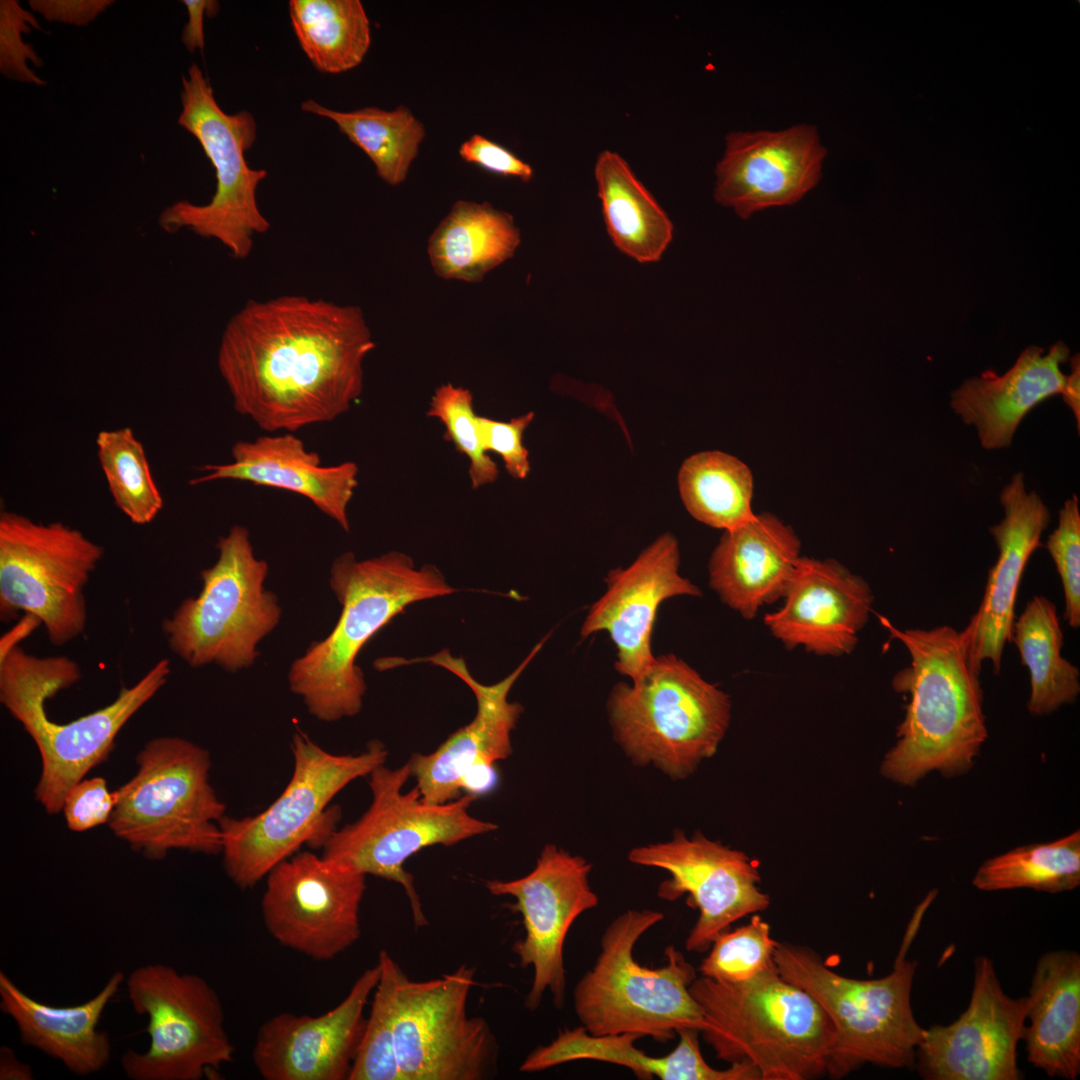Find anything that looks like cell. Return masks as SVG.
<instances>
[{
  "mask_svg": "<svg viewBox=\"0 0 1080 1080\" xmlns=\"http://www.w3.org/2000/svg\"><path fill=\"white\" fill-rule=\"evenodd\" d=\"M374 348L358 306L288 294L249 300L229 319L217 366L237 412L294 433L350 409Z\"/></svg>",
  "mask_w": 1080,
  "mask_h": 1080,
  "instance_id": "1",
  "label": "cell"
},
{
  "mask_svg": "<svg viewBox=\"0 0 1080 1080\" xmlns=\"http://www.w3.org/2000/svg\"><path fill=\"white\" fill-rule=\"evenodd\" d=\"M910 654L892 687L908 695L897 742L885 755L881 774L913 786L930 772L952 778L969 771L988 737L979 666L964 628L898 629L879 617Z\"/></svg>",
  "mask_w": 1080,
  "mask_h": 1080,
  "instance_id": "2",
  "label": "cell"
},
{
  "mask_svg": "<svg viewBox=\"0 0 1080 1080\" xmlns=\"http://www.w3.org/2000/svg\"><path fill=\"white\" fill-rule=\"evenodd\" d=\"M329 583L342 607L339 619L327 637L293 661L288 673L290 690L323 722L360 712L366 683L356 659L377 632L410 604L456 591L438 568H417L398 551L364 560L345 552L333 561Z\"/></svg>",
  "mask_w": 1080,
  "mask_h": 1080,
  "instance_id": "3",
  "label": "cell"
},
{
  "mask_svg": "<svg viewBox=\"0 0 1080 1080\" xmlns=\"http://www.w3.org/2000/svg\"><path fill=\"white\" fill-rule=\"evenodd\" d=\"M168 659L158 661L105 707L68 723H56L46 700L76 683L78 664L66 656L37 657L17 645L1 652L0 701L34 741L41 757L35 798L49 814L62 811L66 794L106 761L128 720L166 683Z\"/></svg>",
  "mask_w": 1080,
  "mask_h": 1080,
  "instance_id": "4",
  "label": "cell"
},
{
  "mask_svg": "<svg viewBox=\"0 0 1080 1080\" xmlns=\"http://www.w3.org/2000/svg\"><path fill=\"white\" fill-rule=\"evenodd\" d=\"M704 1040L718 1059L749 1062L761 1080H808L826 1073L834 1026L821 1005L777 968L741 983L696 978Z\"/></svg>",
  "mask_w": 1080,
  "mask_h": 1080,
  "instance_id": "5",
  "label": "cell"
},
{
  "mask_svg": "<svg viewBox=\"0 0 1080 1080\" xmlns=\"http://www.w3.org/2000/svg\"><path fill=\"white\" fill-rule=\"evenodd\" d=\"M926 896L905 933L892 971L877 979H854L831 969L809 948L779 943L774 960L779 974L808 992L823 1008L835 1030L828 1073L841 1078L866 1063L912 1068L926 1028L916 1020L911 991L918 963L906 957L922 916Z\"/></svg>",
  "mask_w": 1080,
  "mask_h": 1080,
  "instance_id": "6",
  "label": "cell"
},
{
  "mask_svg": "<svg viewBox=\"0 0 1080 1080\" xmlns=\"http://www.w3.org/2000/svg\"><path fill=\"white\" fill-rule=\"evenodd\" d=\"M664 919L652 909H628L605 928L600 952L573 990L575 1014L593 1035L623 1033L667 1042L683 1029L706 1027L690 992L696 970L673 945L658 968L635 960L638 940Z\"/></svg>",
  "mask_w": 1080,
  "mask_h": 1080,
  "instance_id": "7",
  "label": "cell"
},
{
  "mask_svg": "<svg viewBox=\"0 0 1080 1080\" xmlns=\"http://www.w3.org/2000/svg\"><path fill=\"white\" fill-rule=\"evenodd\" d=\"M290 781L278 798L254 816L220 822L221 853L229 878L241 888L256 885L304 843L322 846L336 829L338 810L329 802L349 783L385 763L383 743L371 741L360 754H333L302 730L292 738Z\"/></svg>",
  "mask_w": 1080,
  "mask_h": 1080,
  "instance_id": "8",
  "label": "cell"
},
{
  "mask_svg": "<svg viewBox=\"0 0 1080 1080\" xmlns=\"http://www.w3.org/2000/svg\"><path fill=\"white\" fill-rule=\"evenodd\" d=\"M608 713L615 739L634 763L653 764L683 779L715 754L729 726L731 703L724 691L668 654L655 657L632 685L618 683Z\"/></svg>",
  "mask_w": 1080,
  "mask_h": 1080,
  "instance_id": "9",
  "label": "cell"
},
{
  "mask_svg": "<svg viewBox=\"0 0 1080 1080\" xmlns=\"http://www.w3.org/2000/svg\"><path fill=\"white\" fill-rule=\"evenodd\" d=\"M136 762L135 775L114 791L108 821L114 835L151 860L171 850L221 853L226 807L209 781V752L164 736L150 740Z\"/></svg>",
  "mask_w": 1080,
  "mask_h": 1080,
  "instance_id": "10",
  "label": "cell"
},
{
  "mask_svg": "<svg viewBox=\"0 0 1080 1080\" xmlns=\"http://www.w3.org/2000/svg\"><path fill=\"white\" fill-rule=\"evenodd\" d=\"M218 557L201 571L202 589L162 623L172 652L191 667L236 672L254 664L257 646L278 625L277 596L264 587L268 564L254 553L246 527L217 541Z\"/></svg>",
  "mask_w": 1080,
  "mask_h": 1080,
  "instance_id": "11",
  "label": "cell"
},
{
  "mask_svg": "<svg viewBox=\"0 0 1080 1080\" xmlns=\"http://www.w3.org/2000/svg\"><path fill=\"white\" fill-rule=\"evenodd\" d=\"M372 801L355 822L333 830L324 841L322 856L364 875L401 885L409 899L416 927L428 925L413 876L404 863L415 853L433 845H454L489 833L497 825L470 815L477 799L464 794L443 804L425 802L415 786L403 788L411 777L409 761L391 769L380 765L369 775Z\"/></svg>",
  "mask_w": 1080,
  "mask_h": 1080,
  "instance_id": "12",
  "label": "cell"
},
{
  "mask_svg": "<svg viewBox=\"0 0 1080 1080\" xmlns=\"http://www.w3.org/2000/svg\"><path fill=\"white\" fill-rule=\"evenodd\" d=\"M182 110L178 124L200 143L210 160L216 178L215 192L206 204L187 200L167 206L159 215L160 227L175 233L186 229L215 239L236 259H246L253 249L254 237L270 229L256 199L258 185L266 178L265 169L251 168L245 153L254 144L257 125L245 110L227 114L218 105L208 78L193 63L182 76Z\"/></svg>",
  "mask_w": 1080,
  "mask_h": 1080,
  "instance_id": "13",
  "label": "cell"
},
{
  "mask_svg": "<svg viewBox=\"0 0 1080 1080\" xmlns=\"http://www.w3.org/2000/svg\"><path fill=\"white\" fill-rule=\"evenodd\" d=\"M392 1015L402 1080H486L496 1076L499 1044L489 1023L467 1013L476 984L466 964L440 978L412 980L389 956Z\"/></svg>",
  "mask_w": 1080,
  "mask_h": 1080,
  "instance_id": "14",
  "label": "cell"
},
{
  "mask_svg": "<svg viewBox=\"0 0 1080 1080\" xmlns=\"http://www.w3.org/2000/svg\"><path fill=\"white\" fill-rule=\"evenodd\" d=\"M104 555L101 545L62 522L0 514V616L37 618L49 641L64 645L87 624L84 589Z\"/></svg>",
  "mask_w": 1080,
  "mask_h": 1080,
  "instance_id": "15",
  "label": "cell"
},
{
  "mask_svg": "<svg viewBox=\"0 0 1080 1080\" xmlns=\"http://www.w3.org/2000/svg\"><path fill=\"white\" fill-rule=\"evenodd\" d=\"M134 1011L148 1019L147 1050L121 1057L132 1080H200L230 1063L234 1045L216 990L201 976L161 963L134 969L126 979Z\"/></svg>",
  "mask_w": 1080,
  "mask_h": 1080,
  "instance_id": "16",
  "label": "cell"
},
{
  "mask_svg": "<svg viewBox=\"0 0 1080 1080\" xmlns=\"http://www.w3.org/2000/svg\"><path fill=\"white\" fill-rule=\"evenodd\" d=\"M265 878L262 918L281 945L326 961L359 940L363 873L304 851L279 863Z\"/></svg>",
  "mask_w": 1080,
  "mask_h": 1080,
  "instance_id": "17",
  "label": "cell"
},
{
  "mask_svg": "<svg viewBox=\"0 0 1080 1080\" xmlns=\"http://www.w3.org/2000/svg\"><path fill=\"white\" fill-rule=\"evenodd\" d=\"M592 865L553 844L546 845L532 871L510 880H489L488 891L515 898L511 909L521 914L525 935L512 950L520 966L533 968V980L525 1006L536 1010L546 991L561 1008L566 990L563 949L575 920L595 908L599 899L589 884Z\"/></svg>",
  "mask_w": 1080,
  "mask_h": 1080,
  "instance_id": "18",
  "label": "cell"
},
{
  "mask_svg": "<svg viewBox=\"0 0 1080 1080\" xmlns=\"http://www.w3.org/2000/svg\"><path fill=\"white\" fill-rule=\"evenodd\" d=\"M628 860L667 871L670 878L659 885L658 897L675 901L687 894V904L698 909L699 917L685 940L690 952L708 950L732 923L765 910L770 903L758 887L756 864L742 851L700 833L687 838L678 832L669 841L633 848Z\"/></svg>",
  "mask_w": 1080,
  "mask_h": 1080,
  "instance_id": "19",
  "label": "cell"
},
{
  "mask_svg": "<svg viewBox=\"0 0 1080 1080\" xmlns=\"http://www.w3.org/2000/svg\"><path fill=\"white\" fill-rule=\"evenodd\" d=\"M1027 997L1004 992L992 960H974L969 1004L949 1025L926 1028L914 1067L925 1080H1019Z\"/></svg>",
  "mask_w": 1080,
  "mask_h": 1080,
  "instance_id": "20",
  "label": "cell"
},
{
  "mask_svg": "<svg viewBox=\"0 0 1080 1080\" xmlns=\"http://www.w3.org/2000/svg\"><path fill=\"white\" fill-rule=\"evenodd\" d=\"M827 150L816 126L727 134L716 165L715 200L742 219L770 207L798 202L822 175Z\"/></svg>",
  "mask_w": 1080,
  "mask_h": 1080,
  "instance_id": "21",
  "label": "cell"
},
{
  "mask_svg": "<svg viewBox=\"0 0 1080 1080\" xmlns=\"http://www.w3.org/2000/svg\"><path fill=\"white\" fill-rule=\"evenodd\" d=\"M380 976L366 969L346 997L319 1016L281 1012L259 1027L252 1061L266 1080H344L357 1052L364 1009Z\"/></svg>",
  "mask_w": 1080,
  "mask_h": 1080,
  "instance_id": "22",
  "label": "cell"
},
{
  "mask_svg": "<svg viewBox=\"0 0 1080 1080\" xmlns=\"http://www.w3.org/2000/svg\"><path fill=\"white\" fill-rule=\"evenodd\" d=\"M548 636L514 671L492 685L478 682L465 660L454 657L448 649L424 658L398 660L400 665L428 662L448 670L467 684L477 701V712L470 723L455 731L432 753H416L410 758L411 777L416 779V787L425 802L443 804L457 799L461 796L462 779L469 770L479 765H495L512 753L511 733L523 707L509 702L508 693Z\"/></svg>",
  "mask_w": 1080,
  "mask_h": 1080,
  "instance_id": "23",
  "label": "cell"
},
{
  "mask_svg": "<svg viewBox=\"0 0 1080 1080\" xmlns=\"http://www.w3.org/2000/svg\"><path fill=\"white\" fill-rule=\"evenodd\" d=\"M679 547L669 533L659 536L627 568L611 570L605 593L591 606L580 634L607 631L616 647V670L638 680L655 660L651 636L660 604L675 596H698L700 589L679 574Z\"/></svg>",
  "mask_w": 1080,
  "mask_h": 1080,
  "instance_id": "24",
  "label": "cell"
},
{
  "mask_svg": "<svg viewBox=\"0 0 1080 1080\" xmlns=\"http://www.w3.org/2000/svg\"><path fill=\"white\" fill-rule=\"evenodd\" d=\"M782 599L764 618L775 638L788 649L842 656L855 648L874 597L868 583L839 562L800 557Z\"/></svg>",
  "mask_w": 1080,
  "mask_h": 1080,
  "instance_id": "25",
  "label": "cell"
},
{
  "mask_svg": "<svg viewBox=\"0 0 1080 1080\" xmlns=\"http://www.w3.org/2000/svg\"><path fill=\"white\" fill-rule=\"evenodd\" d=\"M999 499L1003 518L989 528L998 558L988 571L982 601L965 627L976 663L982 667L989 660L995 674L1000 672L1005 645L1011 642L1016 595L1024 569L1041 545L1051 518L1040 495L1027 490L1022 472L1011 477Z\"/></svg>",
  "mask_w": 1080,
  "mask_h": 1080,
  "instance_id": "26",
  "label": "cell"
},
{
  "mask_svg": "<svg viewBox=\"0 0 1080 1080\" xmlns=\"http://www.w3.org/2000/svg\"><path fill=\"white\" fill-rule=\"evenodd\" d=\"M232 461L203 466L205 474L190 480L198 485L216 480H238L296 493L310 500L344 531L350 529L348 506L358 486L355 462L322 465L320 455L309 451L291 432L262 435L237 441Z\"/></svg>",
  "mask_w": 1080,
  "mask_h": 1080,
  "instance_id": "27",
  "label": "cell"
},
{
  "mask_svg": "<svg viewBox=\"0 0 1080 1080\" xmlns=\"http://www.w3.org/2000/svg\"><path fill=\"white\" fill-rule=\"evenodd\" d=\"M1069 354L1062 341L1047 353L1029 346L1004 374L986 370L966 379L952 391L950 407L965 425L975 428L982 448H1008L1025 416L1039 403L1062 394L1066 375L1061 364Z\"/></svg>",
  "mask_w": 1080,
  "mask_h": 1080,
  "instance_id": "28",
  "label": "cell"
},
{
  "mask_svg": "<svg viewBox=\"0 0 1080 1080\" xmlns=\"http://www.w3.org/2000/svg\"><path fill=\"white\" fill-rule=\"evenodd\" d=\"M794 530L770 513L725 530L709 562L710 586L744 618L783 597L800 559Z\"/></svg>",
  "mask_w": 1080,
  "mask_h": 1080,
  "instance_id": "29",
  "label": "cell"
},
{
  "mask_svg": "<svg viewBox=\"0 0 1080 1080\" xmlns=\"http://www.w3.org/2000/svg\"><path fill=\"white\" fill-rule=\"evenodd\" d=\"M123 981V973L116 971L94 997L58 1007L33 999L1 971L0 1008L14 1020L24 1045L60 1061L78 1076H88L111 1059L110 1037L98 1025Z\"/></svg>",
  "mask_w": 1080,
  "mask_h": 1080,
  "instance_id": "30",
  "label": "cell"
},
{
  "mask_svg": "<svg viewBox=\"0 0 1080 1080\" xmlns=\"http://www.w3.org/2000/svg\"><path fill=\"white\" fill-rule=\"evenodd\" d=\"M699 1031L677 1032L679 1042L667 1055L654 1057L635 1046L638 1034L593 1035L583 1026L564 1028L547 1045L538 1046L522 1062V1072H538L557 1065L595 1060L630 1069L639 1079L661 1080H761L758 1069L749 1062L730 1064L727 1069L710 1066L702 1056Z\"/></svg>",
  "mask_w": 1080,
  "mask_h": 1080,
  "instance_id": "31",
  "label": "cell"
},
{
  "mask_svg": "<svg viewBox=\"0 0 1080 1080\" xmlns=\"http://www.w3.org/2000/svg\"><path fill=\"white\" fill-rule=\"evenodd\" d=\"M1023 1039L1027 1060L1049 1077L1080 1074V955L1054 950L1035 965Z\"/></svg>",
  "mask_w": 1080,
  "mask_h": 1080,
  "instance_id": "32",
  "label": "cell"
},
{
  "mask_svg": "<svg viewBox=\"0 0 1080 1080\" xmlns=\"http://www.w3.org/2000/svg\"><path fill=\"white\" fill-rule=\"evenodd\" d=\"M520 243L512 215L487 202L459 200L430 235L427 252L438 277L478 283Z\"/></svg>",
  "mask_w": 1080,
  "mask_h": 1080,
  "instance_id": "33",
  "label": "cell"
},
{
  "mask_svg": "<svg viewBox=\"0 0 1080 1080\" xmlns=\"http://www.w3.org/2000/svg\"><path fill=\"white\" fill-rule=\"evenodd\" d=\"M594 173L615 246L638 262L658 261L673 237V224L665 211L618 153L601 152Z\"/></svg>",
  "mask_w": 1080,
  "mask_h": 1080,
  "instance_id": "34",
  "label": "cell"
},
{
  "mask_svg": "<svg viewBox=\"0 0 1080 1080\" xmlns=\"http://www.w3.org/2000/svg\"><path fill=\"white\" fill-rule=\"evenodd\" d=\"M1063 632L1055 604L1036 595L1013 623L1011 641L1030 674L1028 711L1051 714L1080 693L1079 669L1061 655Z\"/></svg>",
  "mask_w": 1080,
  "mask_h": 1080,
  "instance_id": "35",
  "label": "cell"
},
{
  "mask_svg": "<svg viewBox=\"0 0 1080 1080\" xmlns=\"http://www.w3.org/2000/svg\"><path fill=\"white\" fill-rule=\"evenodd\" d=\"M301 109L332 120L369 157L380 179L391 186L406 180L425 138L423 123L404 105L391 110L363 107L345 112L308 99L301 103Z\"/></svg>",
  "mask_w": 1080,
  "mask_h": 1080,
  "instance_id": "36",
  "label": "cell"
},
{
  "mask_svg": "<svg viewBox=\"0 0 1080 1080\" xmlns=\"http://www.w3.org/2000/svg\"><path fill=\"white\" fill-rule=\"evenodd\" d=\"M289 15L300 47L320 72H346L365 58L371 31L360 0H291Z\"/></svg>",
  "mask_w": 1080,
  "mask_h": 1080,
  "instance_id": "37",
  "label": "cell"
},
{
  "mask_svg": "<svg viewBox=\"0 0 1080 1080\" xmlns=\"http://www.w3.org/2000/svg\"><path fill=\"white\" fill-rule=\"evenodd\" d=\"M678 482L688 512L708 526L729 530L755 514L751 470L730 454L705 451L690 456L680 468Z\"/></svg>",
  "mask_w": 1080,
  "mask_h": 1080,
  "instance_id": "38",
  "label": "cell"
},
{
  "mask_svg": "<svg viewBox=\"0 0 1080 1080\" xmlns=\"http://www.w3.org/2000/svg\"><path fill=\"white\" fill-rule=\"evenodd\" d=\"M972 885L987 892L1029 888L1054 894L1074 890L1080 885V831L987 859L976 871Z\"/></svg>",
  "mask_w": 1080,
  "mask_h": 1080,
  "instance_id": "39",
  "label": "cell"
},
{
  "mask_svg": "<svg viewBox=\"0 0 1080 1080\" xmlns=\"http://www.w3.org/2000/svg\"><path fill=\"white\" fill-rule=\"evenodd\" d=\"M97 456L118 509L137 525L155 519L163 507L142 443L132 429L100 431Z\"/></svg>",
  "mask_w": 1080,
  "mask_h": 1080,
  "instance_id": "40",
  "label": "cell"
},
{
  "mask_svg": "<svg viewBox=\"0 0 1080 1080\" xmlns=\"http://www.w3.org/2000/svg\"><path fill=\"white\" fill-rule=\"evenodd\" d=\"M778 945L771 937L769 924L759 915H753L748 924L715 937L699 971L702 976L719 982H745L776 968L774 955Z\"/></svg>",
  "mask_w": 1080,
  "mask_h": 1080,
  "instance_id": "41",
  "label": "cell"
},
{
  "mask_svg": "<svg viewBox=\"0 0 1080 1080\" xmlns=\"http://www.w3.org/2000/svg\"><path fill=\"white\" fill-rule=\"evenodd\" d=\"M389 953L378 957L379 981L354 1057L349 1080H402L395 1045L392 1015V976Z\"/></svg>",
  "mask_w": 1080,
  "mask_h": 1080,
  "instance_id": "42",
  "label": "cell"
},
{
  "mask_svg": "<svg viewBox=\"0 0 1080 1080\" xmlns=\"http://www.w3.org/2000/svg\"><path fill=\"white\" fill-rule=\"evenodd\" d=\"M427 416L442 422L444 439L468 458L472 488L496 481L499 469L483 447L470 390L451 383L440 385L431 398Z\"/></svg>",
  "mask_w": 1080,
  "mask_h": 1080,
  "instance_id": "43",
  "label": "cell"
},
{
  "mask_svg": "<svg viewBox=\"0 0 1080 1080\" xmlns=\"http://www.w3.org/2000/svg\"><path fill=\"white\" fill-rule=\"evenodd\" d=\"M1046 548L1060 576L1064 598V619L1072 628L1080 626V510L1073 494L1058 512V524L1048 536Z\"/></svg>",
  "mask_w": 1080,
  "mask_h": 1080,
  "instance_id": "44",
  "label": "cell"
},
{
  "mask_svg": "<svg viewBox=\"0 0 1080 1080\" xmlns=\"http://www.w3.org/2000/svg\"><path fill=\"white\" fill-rule=\"evenodd\" d=\"M41 26L34 14L24 9L16 0L0 1V72L8 79L36 86L46 85L28 66L31 62L42 67L43 61L30 44L23 40V34Z\"/></svg>",
  "mask_w": 1080,
  "mask_h": 1080,
  "instance_id": "45",
  "label": "cell"
},
{
  "mask_svg": "<svg viewBox=\"0 0 1080 1080\" xmlns=\"http://www.w3.org/2000/svg\"><path fill=\"white\" fill-rule=\"evenodd\" d=\"M534 418L528 412L509 421H499L485 416L478 417V425L484 449L498 454L507 473L514 479H525L530 472L529 452L523 445V433Z\"/></svg>",
  "mask_w": 1080,
  "mask_h": 1080,
  "instance_id": "46",
  "label": "cell"
},
{
  "mask_svg": "<svg viewBox=\"0 0 1080 1080\" xmlns=\"http://www.w3.org/2000/svg\"><path fill=\"white\" fill-rule=\"evenodd\" d=\"M115 805L102 777L82 779L65 796L62 811L68 828L83 832L108 823Z\"/></svg>",
  "mask_w": 1080,
  "mask_h": 1080,
  "instance_id": "47",
  "label": "cell"
},
{
  "mask_svg": "<svg viewBox=\"0 0 1080 1080\" xmlns=\"http://www.w3.org/2000/svg\"><path fill=\"white\" fill-rule=\"evenodd\" d=\"M459 155L465 162L493 174L516 177L524 182L533 176V169L528 163L480 134H473L465 140L459 148Z\"/></svg>",
  "mask_w": 1080,
  "mask_h": 1080,
  "instance_id": "48",
  "label": "cell"
},
{
  "mask_svg": "<svg viewBox=\"0 0 1080 1080\" xmlns=\"http://www.w3.org/2000/svg\"><path fill=\"white\" fill-rule=\"evenodd\" d=\"M32 11L45 20L78 27L94 21L113 0H29Z\"/></svg>",
  "mask_w": 1080,
  "mask_h": 1080,
  "instance_id": "49",
  "label": "cell"
},
{
  "mask_svg": "<svg viewBox=\"0 0 1080 1080\" xmlns=\"http://www.w3.org/2000/svg\"><path fill=\"white\" fill-rule=\"evenodd\" d=\"M181 3L186 7L188 15V21L181 33V41L190 53L196 50L202 51L205 46L204 18L205 16L214 17L220 9V4L216 0H182Z\"/></svg>",
  "mask_w": 1080,
  "mask_h": 1080,
  "instance_id": "50",
  "label": "cell"
},
{
  "mask_svg": "<svg viewBox=\"0 0 1080 1080\" xmlns=\"http://www.w3.org/2000/svg\"><path fill=\"white\" fill-rule=\"evenodd\" d=\"M1071 372L1066 375L1062 397L1066 405L1072 411L1077 430H1080V358L1079 354L1070 359Z\"/></svg>",
  "mask_w": 1080,
  "mask_h": 1080,
  "instance_id": "51",
  "label": "cell"
},
{
  "mask_svg": "<svg viewBox=\"0 0 1080 1080\" xmlns=\"http://www.w3.org/2000/svg\"><path fill=\"white\" fill-rule=\"evenodd\" d=\"M34 1074L30 1065L20 1061L13 1049L0 1048V1080H32Z\"/></svg>",
  "mask_w": 1080,
  "mask_h": 1080,
  "instance_id": "52",
  "label": "cell"
}]
</instances>
